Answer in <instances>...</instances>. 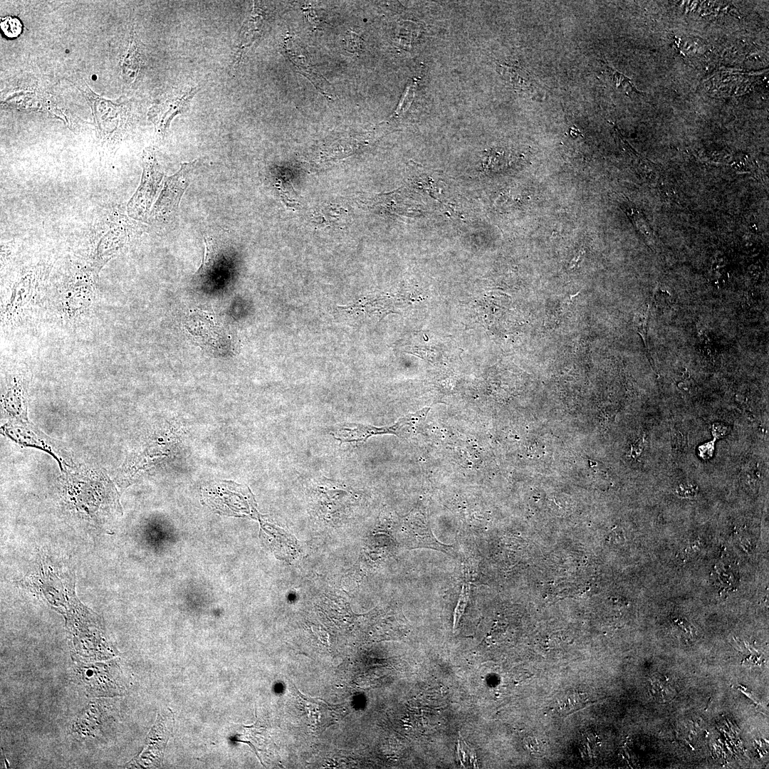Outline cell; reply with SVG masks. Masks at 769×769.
I'll return each mask as SVG.
<instances>
[{"mask_svg":"<svg viewBox=\"0 0 769 769\" xmlns=\"http://www.w3.org/2000/svg\"><path fill=\"white\" fill-rule=\"evenodd\" d=\"M429 407H425L414 413L401 418L391 426L382 427L355 423H345L336 427L331 434L341 442L362 441L372 436L392 434L400 437H407L425 420Z\"/></svg>","mask_w":769,"mask_h":769,"instance_id":"1","label":"cell"},{"mask_svg":"<svg viewBox=\"0 0 769 769\" xmlns=\"http://www.w3.org/2000/svg\"><path fill=\"white\" fill-rule=\"evenodd\" d=\"M148 157L145 160L140 186L128 204L129 214L139 219L147 214L162 184L163 175L155 169L152 155L150 154Z\"/></svg>","mask_w":769,"mask_h":769,"instance_id":"2","label":"cell"},{"mask_svg":"<svg viewBox=\"0 0 769 769\" xmlns=\"http://www.w3.org/2000/svg\"><path fill=\"white\" fill-rule=\"evenodd\" d=\"M172 728L170 716L159 715L149 733L147 743L136 760L139 765L156 766L162 761L164 750Z\"/></svg>","mask_w":769,"mask_h":769,"instance_id":"3","label":"cell"},{"mask_svg":"<svg viewBox=\"0 0 769 769\" xmlns=\"http://www.w3.org/2000/svg\"><path fill=\"white\" fill-rule=\"evenodd\" d=\"M300 48L296 42L294 43L293 38L289 35L283 40L281 48L283 55L314 84L323 95L331 99L329 84L323 75L309 63L305 56L303 55L302 53H300L301 50Z\"/></svg>","mask_w":769,"mask_h":769,"instance_id":"4","label":"cell"},{"mask_svg":"<svg viewBox=\"0 0 769 769\" xmlns=\"http://www.w3.org/2000/svg\"><path fill=\"white\" fill-rule=\"evenodd\" d=\"M263 26V14L260 8H253L251 15L242 26L235 46L233 61V68L239 66L244 55L261 36Z\"/></svg>","mask_w":769,"mask_h":769,"instance_id":"5","label":"cell"},{"mask_svg":"<svg viewBox=\"0 0 769 769\" xmlns=\"http://www.w3.org/2000/svg\"><path fill=\"white\" fill-rule=\"evenodd\" d=\"M422 520L415 519L408 523L404 531L405 544L410 548H431L451 553V547L439 541Z\"/></svg>","mask_w":769,"mask_h":769,"instance_id":"6","label":"cell"},{"mask_svg":"<svg viewBox=\"0 0 769 769\" xmlns=\"http://www.w3.org/2000/svg\"><path fill=\"white\" fill-rule=\"evenodd\" d=\"M498 72L513 89L532 97H542L541 87L523 68L515 66L501 65Z\"/></svg>","mask_w":769,"mask_h":769,"instance_id":"7","label":"cell"},{"mask_svg":"<svg viewBox=\"0 0 769 769\" xmlns=\"http://www.w3.org/2000/svg\"><path fill=\"white\" fill-rule=\"evenodd\" d=\"M198 89V87L189 88L162 105L159 117L157 120L158 131L162 136L168 129L172 120L187 109Z\"/></svg>","mask_w":769,"mask_h":769,"instance_id":"8","label":"cell"},{"mask_svg":"<svg viewBox=\"0 0 769 769\" xmlns=\"http://www.w3.org/2000/svg\"><path fill=\"white\" fill-rule=\"evenodd\" d=\"M125 240L126 232L122 226H115L110 228L100 240L97 248L95 265L100 268V264H104L112 257V255L117 252V249L123 246Z\"/></svg>","mask_w":769,"mask_h":769,"instance_id":"9","label":"cell"},{"mask_svg":"<svg viewBox=\"0 0 769 769\" xmlns=\"http://www.w3.org/2000/svg\"><path fill=\"white\" fill-rule=\"evenodd\" d=\"M592 702L587 693L578 690H569L555 699L551 710L560 716H565Z\"/></svg>","mask_w":769,"mask_h":769,"instance_id":"10","label":"cell"},{"mask_svg":"<svg viewBox=\"0 0 769 769\" xmlns=\"http://www.w3.org/2000/svg\"><path fill=\"white\" fill-rule=\"evenodd\" d=\"M602 70L612 85L618 91L628 95L639 94L630 79L606 63H602Z\"/></svg>","mask_w":769,"mask_h":769,"instance_id":"11","label":"cell"},{"mask_svg":"<svg viewBox=\"0 0 769 769\" xmlns=\"http://www.w3.org/2000/svg\"><path fill=\"white\" fill-rule=\"evenodd\" d=\"M650 305L649 303H645L638 311L634 316V325L637 328V333L642 337L647 352L648 353L649 359H651L649 351L647 344V326L649 315Z\"/></svg>","mask_w":769,"mask_h":769,"instance_id":"12","label":"cell"},{"mask_svg":"<svg viewBox=\"0 0 769 769\" xmlns=\"http://www.w3.org/2000/svg\"><path fill=\"white\" fill-rule=\"evenodd\" d=\"M0 26L4 35L9 38H14L19 36L23 28L21 21L18 18L11 16L1 18Z\"/></svg>","mask_w":769,"mask_h":769,"instance_id":"13","label":"cell"},{"mask_svg":"<svg viewBox=\"0 0 769 769\" xmlns=\"http://www.w3.org/2000/svg\"><path fill=\"white\" fill-rule=\"evenodd\" d=\"M470 595V585L468 583H464L461 590V593L458 600L454 614V629L457 627L461 616L463 615L465 608L468 604L469 598Z\"/></svg>","mask_w":769,"mask_h":769,"instance_id":"14","label":"cell"},{"mask_svg":"<svg viewBox=\"0 0 769 769\" xmlns=\"http://www.w3.org/2000/svg\"><path fill=\"white\" fill-rule=\"evenodd\" d=\"M346 49L352 53L358 52L362 44V38L352 31H348L344 39Z\"/></svg>","mask_w":769,"mask_h":769,"instance_id":"15","label":"cell"},{"mask_svg":"<svg viewBox=\"0 0 769 769\" xmlns=\"http://www.w3.org/2000/svg\"><path fill=\"white\" fill-rule=\"evenodd\" d=\"M713 452V442H708L699 447V453L703 459H709Z\"/></svg>","mask_w":769,"mask_h":769,"instance_id":"16","label":"cell"},{"mask_svg":"<svg viewBox=\"0 0 769 769\" xmlns=\"http://www.w3.org/2000/svg\"><path fill=\"white\" fill-rule=\"evenodd\" d=\"M729 430L728 427L722 424L715 423L713 425V434L716 439L723 436Z\"/></svg>","mask_w":769,"mask_h":769,"instance_id":"17","label":"cell"},{"mask_svg":"<svg viewBox=\"0 0 769 769\" xmlns=\"http://www.w3.org/2000/svg\"><path fill=\"white\" fill-rule=\"evenodd\" d=\"M679 492L682 496H693L696 494V488L691 485L681 484L679 486Z\"/></svg>","mask_w":769,"mask_h":769,"instance_id":"18","label":"cell"},{"mask_svg":"<svg viewBox=\"0 0 769 769\" xmlns=\"http://www.w3.org/2000/svg\"><path fill=\"white\" fill-rule=\"evenodd\" d=\"M583 253H584V251H580L579 253H577V255H576V256L572 259V261L570 263V268H572L574 266L576 265V263L578 262L580 256Z\"/></svg>","mask_w":769,"mask_h":769,"instance_id":"19","label":"cell"}]
</instances>
